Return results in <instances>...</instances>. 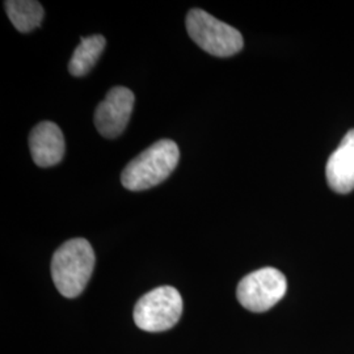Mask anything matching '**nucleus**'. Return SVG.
<instances>
[{
  "label": "nucleus",
  "instance_id": "3",
  "mask_svg": "<svg viewBox=\"0 0 354 354\" xmlns=\"http://www.w3.org/2000/svg\"><path fill=\"white\" fill-rule=\"evenodd\" d=\"M187 30L203 51L219 58L235 55L244 45L239 30L198 8L188 13Z\"/></svg>",
  "mask_w": 354,
  "mask_h": 354
},
{
  "label": "nucleus",
  "instance_id": "6",
  "mask_svg": "<svg viewBox=\"0 0 354 354\" xmlns=\"http://www.w3.org/2000/svg\"><path fill=\"white\" fill-rule=\"evenodd\" d=\"M134 93L127 87H114L95 113V125L102 137L113 140L124 133L133 113Z\"/></svg>",
  "mask_w": 354,
  "mask_h": 354
},
{
  "label": "nucleus",
  "instance_id": "10",
  "mask_svg": "<svg viewBox=\"0 0 354 354\" xmlns=\"http://www.w3.org/2000/svg\"><path fill=\"white\" fill-rule=\"evenodd\" d=\"M4 7L13 26L23 33L39 26L45 15L42 6L33 0H8Z\"/></svg>",
  "mask_w": 354,
  "mask_h": 354
},
{
  "label": "nucleus",
  "instance_id": "8",
  "mask_svg": "<svg viewBox=\"0 0 354 354\" xmlns=\"http://www.w3.org/2000/svg\"><path fill=\"white\" fill-rule=\"evenodd\" d=\"M326 174L333 192L346 194L354 189V130L344 137L339 149L329 156Z\"/></svg>",
  "mask_w": 354,
  "mask_h": 354
},
{
  "label": "nucleus",
  "instance_id": "4",
  "mask_svg": "<svg viewBox=\"0 0 354 354\" xmlns=\"http://www.w3.org/2000/svg\"><path fill=\"white\" fill-rule=\"evenodd\" d=\"M183 298L172 286H160L145 294L134 307V322L146 332H165L175 327L183 314Z\"/></svg>",
  "mask_w": 354,
  "mask_h": 354
},
{
  "label": "nucleus",
  "instance_id": "9",
  "mask_svg": "<svg viewBox=\"0 0 354 354\" xmlns=\"http://www.w3.org/2000/svg\"><path fill=\"white\" fill-rule=\"evenodd\" d=\"M105 44H106L105 38L100 35L82 38L80 44L76 46L73 58L68 64L70 74L77 77L87 75L99 61L105 48Z\"/></svg>",
  "mask_w": 354,
  "mask_h": 354
},
{
  "label": "nucleus",
  "instance_id": "7",
  "mask_svg": "<svg viewBox=\"0 0 354 354\" xmlns=\"http://www.w3.org/2000/svg\"><path fill=\"white\" fill-rule=\"evenodd\" d=\"M29 147L33 162L38 167L59 165L66 150L64 134L54 122H41L33 127L29 136Z\"/></svg>",
  "mask_w": 354,
  "mask_h": 354
},
{
  "label": "nucleus",
  "instance_id": "1",
  "mask_svg": "<svg viewBox=\"0 0 354 354\" xmlns=\"http://www.w3.org/2000/svg\"><path fill=\"white\" fill-rule=\"evenodd\" d=\"M95 268V252L89 241L76 238L66 241L53 256L51 277L66 298H76L86 289Z\"/></svg>",
  "mask_w": 354,
  "mask_h": 354
},
{
  "label": "nucleus",
  "instance_id": "2",
  "mask_svg": "<svg viewBox=\"0 0 354 354\" xmlns=\"http://www.w3.org/2000/svg\"><path fill=\"white\" fill-rule=\"evenodd\" d=\"M180 159V150L171 140H158L134 158L121 174V183L129 190L150 189L169 176Z\"/></svg>",
  "mask_w": 354,
  "mask_h": 354
},
{
  "label": "nucleus",
  "instance_id": "5",
  "mask_svg": "<svg viewBox=\"0 0 354 354\" xmlns=\"http://www.w3.org/2000/svg\"><path fill=\"white\" fill-rule=\"evenodd\" d=\"M288 290L286 277L276 268H263L241 279L236 297L252 313H266L279 304Z\"/></svg>",
  "mask_w": 354,
  "mask_h": 354
}]
</instances>
